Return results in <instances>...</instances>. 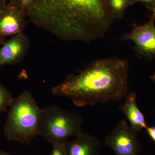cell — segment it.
Segmentation results:
<instances>
[{
    "mask_svg": "<svg viewBox=\"0 0 155 155\" xmlns=\"http://www.w3.org/2000/svg\"><path fill=\"white\" fill-rule=\"evenodd\" d=\"M155 16L152 14L149 21L142 25L134 23L133 29L122 36L123 40L131 41L139 56L147 59L155 58Z\"/></svg>",
    "mask_w": 155,
    "mask_h": 155,
    "instance_id": "6",
    "label": "cell"
},
{
    "mask_svg": "<svg viewBox=\"0 0 155 155\" xmlns=\"http://www.w3.org/2000/svg\"><path fill=\"white\" fill-rule=\"evenodd\" d=\"M104 144L116 155H139L141 153L137 133L125 119L121 120L105 139Z\"/></svg>",
    "mask_w": 155,
    "mask_h": 155,
    "instance_id": "5",
    "label": "cell"
},
{
    "mask_svg": "<svg viewBox=\"0 0 155 155\" xmlns=\"http://www.w3.org/2000/svg\"><path fill=\"white\" fill-rule=\"evenodd\" d=\"M83 118L57 104L41 108L39 136L53 145L62 143L82 132Z\"/></svg>",
    "mask_w": 155,
    "mask_h": 155,
    "instance_id": "4",
    "label": "cell"
},
{
    "mask_svg": "<svg viewBox=\"0 0 155 155\" xmlns=\"http://www.w3.org/2000/svg\"><path fill=\"white\" fill-rule=\"evenodd\" d=\"M14 99L9 90L0 83V114L7 111Z\"/></svg>",
    "mask_w": 155,
    "mask_h": 155,
    "instance_id": "12",
    "label": "cell"
},
{
    "mask_svg": "<svg viewBox=\"0 0 155 155\" xmlns=\"http://www.w3.org/2000/svg\"><path fill=\"white\" fill-rule=\"evenodd\" d=\"M5 42V38L0 35V45H2Z\"/></svg>",
    "mask_w": 155,
    "mask_h": 155,
    "instance_id": "21",
    "label": "cell"
},
{
    "mask_svg": "<svg viewBox=\"0 0 155 155\" xmlns=\"http://www.w3.org/2000/svg\"><path fill=\"white\" fill-rule=\"evenodd\" d=\"M128 70L127 59H99L81 72L69 75L51 92L57 96L68 98L79 107L119 101L127 94Z\"/></svg>",
    "mask_w": 155,
    "mask_h": 155,
    "instance_id": "2",
    "label": "cell"
},
{
    "mask_svg": "<svg viewBox=\"0 0 155 155\" xmlns=\"http://www.w3.org/2000/svg\"><path fill=\"white\" fill-rule=\"evenodd\" d=\"M2 45L0 48V66L21 62L30 48L29 40L23 32L14 35Z\"/></svg>",
    "mask_w": 155,
    "mask_h": 155,
    "instance_id": "7",
    "label": "cell"
},
{
    "mask_svg": "<svg viewBox=\"0 0 155 155\" xmlns=\"http://www.w3.org/2000/svg\"><path fill=\"white\" fill-rule=\"evenodd\" d=\"M75 137L64 143L66 155H100L102 143L99 139L83 132Z\"/></svg>",
    "mask_w": 155,
    "mask_h": 155,
    "instance_id": "9",
    "label": "cell"
},
{
    "mask_svg": "<svg viewBox=\"0 0 155 155\" xmlns=\"http://www.w3.org/2000/svg\"><path fill=\"white\" fill-rule=\"evenodd\" d=\"M8 3V0H0V14L5 8Z\"/></svg>",
    "mask_w": 155,
    "mask_h": 155,
    "instance_id": "17",
    "label": "cell"
},
{
    "mask_svg": "<svg viewBox=\"0 0 155 155\" xmlns=\"http://www.w3.org/2000/svg\"><path fill=\"white\" fill-rule=\"evenodd\" d=\"M132 0H106L109 12L113 19H122L125 11L131 6Z\"/></svg>",
    "mask_w": 155,
    "mask_h": 155,
    "instance_id": "11",
    "label": "cell"
},
{
    "mask_svg": "<svg viewBox=\"0 0 155 155\" xmlns=\"http://www.w3.org/2000/svg\"><path fill=\"white\" fill-rule=\"evenodd\" d=\"M10 108L3 130L8 140L27 143L39 136L41 108L30 91L14 98Z\"/></svg>",
    "mask_w": 155,
    "mask_h": 155,
    "instance_id": "3",
    "label": "cell"
},
{
    "mask_svg": "<svg viewBox=\"0 0 155 155\" xmlns=\"http://www.w3.org/2000/svg\"><path fill=\"white\" fill-rule=\"evenodd\" d=\"M150 80L153 82L155 84V73L153 74H152L151 75H150Z\"/></svg>",
    "mask_w": 155,
    "mask_h": 155,
    "instance_id": "18",
    "label": "cell"
},
{
    "mask_svg": "<svg viewBox=\"0 0 155 155\" xmlns=\"http://www.w3.org/2000/svg\"><path fill=\"white\" fill-rule=\"evenodd\" d=\"M155 0H132L131 2V6L137 3L141 2L144 4L147 8L150 9L152 7Z\"/></svg>",
    "mask_w": 155,
    "mask_h": 155,
    "instance_id": "15",
    "label": "cell"
},
{
    "mask_svg": "<svg viewBox=\"0 0 155 155\" xmlns=\"http://www.w3.org/2000/svg\"><path fill=\"white\" fill-rule=\"evenodd\" d=\"M146 130L150 137L155 142V126H147Z\"/></svg>",
    "mask_w": 155,
    "mask_h": 155,
    "instance_id": "16",
    "label": "cell"
},
{
    "mask_svg": "<svg viewBox=\"0 0 155 155\" xmlns=\"http://www.w3.org/2000/svg\"><path fill=\"white\" fill-rule=\"evenodd\" d=\"M150 10L152 11V14L155 16V1L152 7V8L150 9Z\"/></svg>",
    "mask_w": 155,
    "mask_h": 155,
    "instance_id": "20",
    "label": "cell"
},
{
    "mask_svg": "<svg viewBox=\"0 0 155 155\" xmlns=\"http://www.w3.org/2000/svg\"><path fill=\"white\" fill-rule=\"evenodd\" d=\"M37 0H8V2L23 11L28 17Z\"/></svg>",
    "mask_w": 155,
    "mask_h": 155,
    "instance_id": "13",
    "label": "cell"
},
{
    "mask_svg": "<svg viewBox=\"0 0 155 155\" xmlns=\"http://www.w3.org/2000/svg\"><path fill=\"white\" fill-rule=\"evenodd\" d=\"M28 17L63 40L88 43L104 37L114 20L106 0H37Z\"/></svg>",
    "mask_w": 155,
    "mask_h": 155,
    "instance_id": "1",
    "label": "cell"
},
{
    "mask_svg": "<svg viewBox=\"0 0 155 155\" xmlns=\"http://www.w3.org/2000/svg\"><path fill=\"white\" fill-rule=\"evenodd\" d=\"M125 98V102L119 106V109L125 115L132 129L138 133L147 126L144 115L137 107L136 94L130 93Z\"/></svg>",
    "mask_w": 155,
    "mask_h": 155,
    "instance_id": "10",
    "label": "cell"
},
{
    "mask_svg": "<svg viewBox=\"0 0 155 155\" xmlns=\"http://www.w3.org/2000/svg\"><path fill=\"white\" fill-rule=\"evenodd\" d=\"M26 17L23 11L8 3L0 14V35L5 38L23 32Z\"/></svg>",
    "mask_w": 155,
    "mask_h": 155,
    "instance_id": "8",
    "label": "cell"
},
{
    "mask_svg": "<svg viewBox=\"0 0 155 155\" xmlns=\"http://www.w3.org/2000/svg\"><path fill=\"white\" fill-rule=\"evenodd\" d=\"M0 155H13L10 153L6 152L0 149Z\"/></svg>",
    "mask_w": 155,
    "mask_h": 155,
    "instance_id": "19",
    "label": "cell"
},
{
    "mask_svg": "<svg viewBox=\"0 0 155 155\" xmlns=\"http://www.w3.org/2000/svg\"><path fill=\"white\" fill-rule=\"evenodd\" d=\"M65 142L53 145V149L49 155H66L64 147Z\"/></svg>",
    "mask_w": 155,
    "mask_h": 155,
    "instance_id": "14",
    "label": "cell"
}]
</instances>
